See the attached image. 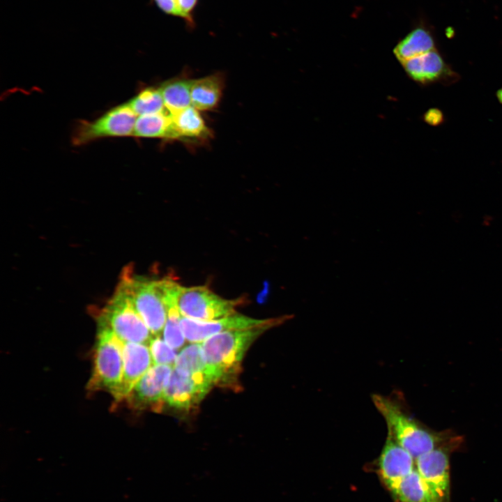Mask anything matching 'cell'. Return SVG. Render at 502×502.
Instances as JSON below:
<instances>
[{"label":"cell","mask_w":502,"mask_h":502,"mask_svg":"<svg viewBox=\"0 0 502 502\" xmlns=\"http://www.w3.org/2000/svg\"><path fill=\"white\" fill-rule=\"evenodd\" d=\"M174 301L182 317L208 321L236 312V308L245 303V298L228 300L215 294L206 286L187 287L178 284Z\"/></svg>","instance_id":"cell-5"},{"label":"cell","mask_w":502,"mask_h":502,"mask_svg":"<svg viewBox=\"0 0 502 502\" xmlns=\"http://www.w3.org/2000/svg\"><path fill=\"white\" fill-rule=\"evenodd\" d=\"M137 118L128 102L115 106L93 121L79 122L73 144L81 146L104 137L133 136Z\"/></svg>","instance_id":"cell-7"},{"label":"cell","mask_w":502,"mask_h":502,"mask_svg":"<svg viewBox=\"0 0 502 502\" xmlns=\"http://www.w3.org/2000/svg\"><path fill=\"white\" fill-rule=\"evenodd\" d=\"M98 324L112 330L123 343L149 344L154 336L124 292L117 287L98 317Z\"/></svg>","instance_id":"cell-6"},{"label":"cell","mask_w":502,"mask_h":502,"mask_svg":"<svg viewBox=\"0 0 502 502\" xmlns=\"http://www.w3.org/2000/svg\"><path fill=\"white\" fill-rule=\"evenodd\" d=\"M401 64L409 78L423 86L434 83L450 84L459 78L436 48Z\"/></svg>","instance_id":"cell-12"},{"label":"cell","mask_w":502,"mask_h":502,"mask_svg":"<svg viewBox=\"0 0 502 502\" xmlns=\"http://www.w3.org/2000/svg\"><path fill=\"white\" fill-rule=\"evenodd\" d=\"M389 490L396 502H436L416 469Z\"/></svg>","instance_id":"cell-18"},{"label":"cell","mask_w":502,"mask_h":502,"mask_svg":"<svg viewBox=\"0 0 502 502\" xmlns=\"http://www.w3.org/2000/svg\"><path fill=\"white\" fill-rule=\"evenodd\" d=\"M123 344L108 328L98 324L89 390H106L116 396L123 377Z\"/></svg>","instance_id":"cell-4"},{"label":"cell","mask_w":502,"mask_h":502,"mask_svg":"<svg viewBox=\"0 0 502 502\" xmlns=\"http://www.w3.org/2000/svg\"><path fill=\"white\" fill-rule=\"evenodd\" d=\"M137 116L167 111L160 87H148L127 102Z\"/></svg>","instance_id":"cell-22"},{"label":"cell","mask_w":502,"mask_h":502,"mask_svg":"<svg viewBox=\"0 0 502 502\" xmlns=\"http://www.w3.org/2000/svg\"><path fill=\"white\" fill-rule=\"evenodd\" d=\"M460 442V438L455 436L445 444L415 459L416 469L436 502H450L449 457Z\"/></svg>","instance_id":"cell-9"},{"label":"cell","mask_w":502,"mask_h":502,"mask_svg":"<svg viewBox=\"0 0 502 502\" xmlns=\"http://www.w3.org/2000/svg\"><path fill=\"white\" fill-rule=\"evenodd\" d=\"M123 370L120 388L114 397L125 400L137 382L154 365L148 344L126 342L123 344Z\"/></svg>","instance_id":"cell-14"},{"label":"cell","mask_w":502,"mask_h":502,"mask_svg":"<svg viewBox=\"0 0 502 502\" xmlns=\"http://www.w3.org/2000/svg\"><path fill=\"white\" fill-rule=\"evenodd\" d=\"M173 367L153 365L137 382L125 400L136 410L161 412L165 406V392Z\"/></svg>","instance_id":"cell-10"},{"label":"cell","mask_w":502,"mask_h":502,"mask_svg":"<svg viewBox=\"0 0 502 502\" xmlns=\"http://www.w3.org/2000/svg\"><path fill=\"white\" fill-rule=\"evenodd\" d=\"M271 326L215 334L201 343L204 360L215 386L240 390L239 376L244 356L252 344Z\"/></svg>","instance_id":"cell-1"},{"label":"cell","mask_w":502,"mask_h":502,"mask_svg":"<svg viewBox=\"0 0 502 502\" xmlns=\"http://www.w3.org/2000/svg\"><path fill=\"white\" fill-rule=\"evenodd\" d=\"M423 120L430 126H437L444 122V116L440 109L431 108L424 114Z\"/></svg>","instance_id":"cell-25"},{"label":"cell","mask_w":502,"mask_h":502,"mask_svg":"<svg viewBox=\"0 0 502 502\" xmlns=\"http://www.w3.org/2000/svg\"><path fill=\"white\" fill-rule=\"evenodd\" d=\"M372 401L386 423L388 433L415 459L455 436L447 432L437 433L425 428L411 418L395 399L374 394Z\"/></svg>","instance_id":"cell-2"},{"label":"cell","mask_w":502,"mask_h":502,"mask_svg":"<svg viewBox=\"0 0 502 502\" xmlns=\"http://www.w3.org/2000/svg\"><path fill=\"white\" fill-rule=\"evenodd\" d=\"M213 386L208 380L173 367L165 392V406L177 411H191L199 405Z\"/></svg>","instance_id":"cell-11"},{"label":"cell","mask_w":502,"mask_h":502,"mask_svg":"<svg viewBox=\"0 0 502 502\" xmlns=\"http://www.w3.org/2000/svg\"><path fill=\"white\" fill-rule=\"evenodd\" d=\"M199 0H176L178 17L182 19L187 27H195V11Z\"/></svg>","instance_id":"cell-24"},{"label":"cell","mask_w":502,"mask_h":502,"mask_svg":"<svg viewBox=\"0 0 502 502\" xmlns=\"http://www.w3.org/2000/svg\"><path fill=\"white\" fill-rule=\"evenodd\" d=\"M436 48L434 38L429 30L424 26H418L396 45L393 53L402 63Z\"/></svg>","instance_id":"cell-17"},{"label":"cell","mask_w":502,"mask_h":502,"mask_svg":"<svg viewBox=\"0 0 502 502\" xmlns=\"http://www.w3.org/2000/svg\"><path fill=\"white\" fill-rule=\"evenodd\" d=\"M171 115L176 139L203 140L211 136L202 116L193 106Z\"/></svg>","instance_id":"cell-16"},{"label":"cell","mask_w":502,"mask_h":502,"mask_svg":"<svg viewBox=\"0 0 502 502\" xmlns=\"http://www.w3.org/2000/svg\"><path fill=\"white\" fill-rule=\"evenodd\" d=\"M191 83L192 79L178 77L167 80L160 85L165 107L170 114L192 106Z\"/></svg>","instance_id":"cell-20"},{"label":"cell","mask_w":502,"mask_h":502,"mask_svg":"<svg viewBox=\"0 0 502 502\" xmlns=\"http://www.w3.org/2000/svg\"><path fill=\"white\" fill-rule=\"evenodd\" d=\"M133 136L145 138L176 139L172 115L167 112L139 116Z\"/></svg>","instance_id":"cell-19"},{"label":"cell","mask_w":502,"mask_h":502,"mask_svg":"<svg viewBox=\"0 0 502 502\" xmlns=\"http://www.w3.org/2000/svg\"><path fill=\"white\" fill-rule=\"evenodd\" d=\"M174 295L173 289L169 296L167 316L162 335L172 348L178 351L183 348L186 339L180 326L182 315L176 305Z\"/></svg>","instance_id":"cell-21"},{"label":"cell","mask_w":502,"mask_h":502,"mask_svg":"<svg viewBox=\"0 0 502 502\" xmlns=\"http://www.w3.org/2000/svg\"><path fill=\"white\" fill-rule=\"evenodd\" d=\"M223 85V77L218 73L192 79L190 89L192 106L198 110L213 109L220 100Z\"/></svg>","instance_id":"cell-15"},{"label":"cell","mask_w":502,"mask_h":502,"mask_svg":"<svg viewBox=\"0 0 502 502\" xmlns=\"http://www.w3.org/2000/svg\"><path fill=\"white\" fill-rule=\"evenodd\" d=\"M496 97L500 103L502 104V88L497 91Z\"/></svg>","instance_id":"cell-27"},{"label":"cell","mask_w":502,"mask_h":502,"mask_svg":"<svg viewBox=\"0 0 502 502\" xmlns=\"http://www.w3.org/2000/svg\"><path fill=\"white\" fill-rule=\"evenodd\" d=\"M378 467L382 480L389 489L416 469L415 459L388 433Z\"/></svg>","instance_id":"cell-13"},{"label":"cell","mask_w":502,"mask_h":502,"mask_svg":"<svg viewBox=\"0 0 502 502\" xmlns=\"http://www.w3.org/2000/svg\"><path fill=\"white\" fill-rule=\"evenodd\" d=\"M148 346L154 365L174 366L178 353L161 336H153Z\"/></svg>","instance_id":"cell-23"},{"label":"cell","mask_w":502,"mask_h":502,"mask_svg":"<svg viewBox=\"0 0 502 502\" xmlns=\"http://www.w3.org/2000/svg\"><path fill=\"white\" fill-rule=\"evenodd\" d=\"M293 316L287 314L269 319H254L235 312L227 317L208 321H200L182 317L180 326L184 336L190 343H201L208 337L223 332L255 327L278 326Z\"/></svg>","instance_id":"cell-8"},{"label":"cell","mask_w":502,"mask_h":502,"mask_svg":"<svg viewBox=\"0 0 502 502\" xmlns=\"http://www.w3.org/2000/svg\"><path fill=\"white\" fill-rule=\"evenodd\" d=\"M155 6L165 14L178 17L176 0H153Z\"/></svg>","instance_id":"cell-26"},{"label":"cell","mask_w":502,"mask_h":502,"mask_svg":"<svg viewBox=\"0 0 502 502\" xmlns=\"http://www.w3.org/2000/svg\"><path fill=\"white\" fill-rule=\"evenodd\" d=\"M173 280H150L124 273L118 287L154 336H161L168 312V298Z\"/></svg>","instance_id":"cell-3"}]
</instances>
